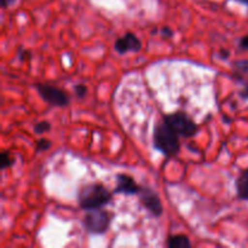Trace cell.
Wrapping results in <instances>:
<instances>
[{
	"instance_id": "obj_16",
	"label": "cell",
	"mask_w": 248,
	"mask_h": 248,
	"mask_svg": "<svg viewBox=\"0 0 248 248\" xmlns=\"http://www.w3.org/2000/svg\"><path fill=\"white\" fill-rule=\"evenodd\" d=\"M160 34H161L162 38L165 39H170L173 36V31H172V28H170V27L165 26L162 27L161 29H160Z\"/></svg>"
},
{
	"instance_id": "obj_8",
	"label": "cell",
	"mask_w": 248,
	"mask_h": 248,
	"mask_svg": "<svg viewBox=\"0 0 248 248\" xmlns=\"http://www.w3.org/2000/svg\"><path fill=\"white\" fill-rule=\"evenodd\" d=\"M142 186L131 176L126 173L116 174V184L114 188V194H124V195H138Z\"/></svg>"
},
{
	"instance_id": "obj_3",
	"label": "cell",
	"mask_w": 248,
	"mask_h": 248,
	"mask_svg": "<svg viewBox=\"0 0 248 248\" xmlns=\"http://www.w3.org/2000/svg\"><path fill=\"white\" fill-rule=\"evenodd\" d=\"M162 120L182 138H190L198 133L199 126L195 121L184 111H174V113L165 114Z\"/></svg>"
},
{
	"instance_id": "obj_12",
	"label": "cell",
	"mask_w": 248,
	"mask_h": 248,
	"mask_svg": "<svg viewBox=\"0 0 248 248\" xmlns=\"http://www.w3.org/2000/svg\"><path fill=\"white\" fill-rule=\"evenodd\" d=\"M0 162H1V166L0 167H1L2 171H5V170L10 169V167L15 164V159L11 155V153L2 152L1 157H0Z\"/></svg>"
},
{
	"instance_id": "obj_19",
	"label": "cell",
	"mask_w": 248,
	"mask_h": 248,
	"mask_svg": "<svg viewBox=\"0 0 248 248\" xmlns=\"http://www.w3.org/2000/svg\"><path fill=\"white\" fill-rule=\"evenodd\" d=\"M219 56L220 58H223V60H228V58L230 57V51L227 50V48H220Z\"/></svg>"
},
{
	"instance_id": "obj_17",
	"label": "cell",
	"mask_w": 248,
	"mask_h": 248,
	"mask_svg": "<svg viewBox=\"0 0 248 248\" xmlns=\"http://www.w3.org/2000/svg\"><path fill=\"white\" fill-rule=\"evenodd\" d=\"M239 46H240V48H242V50L248 51V35L242 36V38L240 39Z\"/></svg>"
},
{
	"instance_id": "obj_6",
	"label": "cell",
	"mask_w": 248,
	"mask_h": 248,
	"mask_svg": "<svg viewBox=\"0 0 248 248\" xmlns=\"http://www.w3.org/2000/svg\"><path fill=\"white\" fill-rule=\"evenodd\" d=\"M138 196H140V203L144 206L145 210L149 211L154 217H161L162 213H164V206H162V202L156 191L153 190L149 186H142Z\"/></svg>"
},
{
	"instance_id": "obj_13",
	"label": "cell",
	"mask_w": 248,
	"mask_h": 248,
	"mask_svg": "<svg viewBox=\"0 0 248 248\" xmlns=\"http://www.w3.org/2000/svg\"><path fill=\"white\" fill-rule=\"evenodd\" d=\"M50 128H51V124L48 123V121L46 120L39 121V123H36L35 125H34V132H35L36 135H43V133L50 131Z\"/></svg>"
},
{
	"instance_id": "obj_18",
	"label": "cell",
	"mask_w": 248,
	"mask_h": 248,
	"mask_svg": "<svg viewBox=\"0 0 248 248\" xmlns=\"http://www.w3.org/2000/svg\"><path fill=\"white\" fill-rule=\"evenodd\" d=\"M240 97L245 99V101H248V85H245L244 89L240 91Z\"/></svg>"
},
{
	"instance_id": "obj_5",
	"label": "cell",
	"mask_w": 248,
	"mask_h": 248,
	"mask_svg": "<svg viewBox=\"0 0 248 248\" xmlns=\"http://www.w3.org/2000/svg\"><path fill=\"white\" fill-rule=\"evenodd\" d=\"M35 89L39 96L50 106L63 108V107H67L69 104V97L60 87L46 84V82H38V84H35Z\"/></svg>"
},
{
	"instance_id": "obj_14",
	"label": "cell",
	"mask_w": 248,
	"mask_h": 248,
	"mask_svg": "<svg viewBox=\"0 0 248 248\" xmlns=\"http://www.w3.org/2000/svg\"><path fill=\"white\" fill-rule=\"evenodd\" d=\"M51 142L46 138H40V140L36 142V152H45V150L50 149Z\"/></svg>"
},
{
	"instance_id": "obj_15",
	"label": "cell",
	"mask_w": 248,
	"mask_h": 248,
	"mask_svg": "<svg viewBox=\"0 0 248 248\" xmlns=\"http://www.w3.org/2000/svg\"><path fill=\"white\" fill-rule=\"evenodd\" d=\"M74 92H75V96L78 98H85L87 94V87L82 84H78L74 86Z\"/></svg>"
},
{
	"instance_id": "obj_7",
	"label": "cell",
	"mask_w": 248,
	"mask_h": 248,
	"mask_svg": "<svg viewBox=\"0 0 248 248\" xmlns=\"http://www.w3.org/2000/svg\"><path fill=\"white\" fill-rule=\"evenodd\" d=\"M142 46L140 39L132 31H127L123 36L116 39L114 48L119 55H125L128 52H140L142 50Z\"/></svg>"
},
{
	"instance_id": "obj_9",
	"label": "cell",
	"mask_w": 248,
	"mask_h": 248,
	"mask_svg": "<svg viewBox=\"0 0 248 248\" xmlns=\"http://www.w3.org/2000/svg\"><path fill=\"white\" fill-rule=\"evenodd\" d=\"M232 78L241 85H248V60H237L232 63Z\"/></svg>"
},
{
	"instance_id": "obj_21",
	"label": "cell",
	"mask_w": 248,
	"mask_h": 248,
	"mask_svg": "<svg viewBox=\"0 0 248 248\" xmlns=\"http://www.w3.org/2000/svg\"><path fill=\"white\" fill-rule=\"evenodd\" d=\"M16 1L17 0H1V7L2 9H7L9 6H12Z\"/></svg>"
},
{
	"instance_id": "obj_4",
	"label": "cell",
	"mask_w": 248,
	"mask_h": 248,
	"mask_svg": "<svg viewBox=\"0 0 248 248\" xmlns=\"http://www.w3.org/2000/svg\"><path fill=\"white\" fill-rule=\"evenodd\" d=\"M111 223L110 213L103 208L87 211L82 218V225L89 234L102 235L109 229Z\"/></svg>"
},
{
	"instance_id": "obj_2",
	"label": "cell",
	"mask_w": 248,
	"mask_h": 248,
	"mask_svg": "<svg viewBox=\"0 0 248 248\" xmlns=\"http://www.w3.org/2000/svg\"><path fill=\"white\" fill-rule=\"evenodd\" d=\"M153 142L155 149L166 157L176 156L181 149L179 136L164 120L155 125Z\"/></svg>"
},
{
	"instance_id": "obj_1",
	"label": "cell",
	"mask_w": 248,
	"mask_h": 248,
	"mask_svg": "<svg viewBox=\"0 0 248 248\" xmlns=\"http://www.w3.org/2000/svg\"><path fill=\"white\" fill-rule=\"evenodd\" d=\"M113 194L101 183H89L78 191V203L85 211L103 208L113 200Z\"/></svg>"
},
{
	"instance_id": "obj_20",
	"label": "cell",
	"mask_w": 248,
	"mask_h": 248,
	"mask_svg": "<svg viewBox=\"0 0 248 248\" xmlns=\"http://www.w3.org/2000/svg\"><path fill=\"white\" fill-rule=\"evenodd\" d=\"M19 58H21L22 61H26V60H28L29 57H31V52H29V51H27V50H21L19 51Z\"/></svg>"
},
{
	"instance_id": "obj_10",
	"label": "cell",
	"mask_w": 248,
	"mask_h": 248,
	"mask_svg": "<svg viewBox=\"0 0 248 248\" xmlns=\"http://www.w3.org/2000/svg\"><path fill=\"white\" fill-rule=\"evenodd\" d=\"M236 194L240 200L248 201V169L244 170L235 182Z\"/></svg>"
},
{
	"instance_id": "obj_11",
	"label": "cell",
	"mask_w": 248,
	"mask_h": 248,
	"mask_svg": "<svg viewBox=\"0 0 248 248\" xmlns=\"http://www.w3.org/2000/svg\"><path fill=\"white\" fill-rule=\"evenodd\" d=\"M166 245L170 248H190L191 241L186 235L177 234L169 236Z\"/></svg>"
},
{
	"instance_id": "obj_22",
	"label": "cell",
	"mask_w": 248,
	"mask_h": 248,
	"mask_svg": "<svg viewBox=\"0 0 248 248\" xmlns=\"http://www.w3.org/2000/svg\"><path fill=\"white\" fill-rule=\"evenodd\" d=\"M235 1L240 2V4H242V5H245V6H247V9H248V0H235Z\"/></svg>"
}]
</instances>
